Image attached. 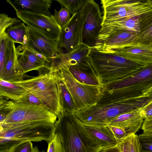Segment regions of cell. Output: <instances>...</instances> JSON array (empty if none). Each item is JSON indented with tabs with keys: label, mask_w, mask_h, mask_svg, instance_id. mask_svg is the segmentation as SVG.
Returning <instances> with one entry per match:
<instances>
[{
	"label": "cell",
	"mask_w": 152,
	"mask_h": 152,
	"mask_svg": "<svg viewBox=\"0 0 152 152\" xmlns=\"http://www.w3.org/2000/svg\"><path fill=\"white\" fill-rule=\"evenodd\" d=\"M87 61L92 73L104 86L130 77L148 66L136 62L96 45Z\"/></svg>",
	"instance_id": "cell-1"
},
{
	"label": "cell",
	"mask_w": 152,
	"mask_h": 152,
	"mask_svg": "<svg viewBox=\"0 0 152 152\" xmlns=\"http://www.w3.org/2000/svg\"><path fill=\"white\" fill-rule=\"evenodd\" d=\"M152 100V92L135 97L96 104L79 110L75 114L82 122L105 126L116 117L142 108Z\"/></svg>",
	"instance_id": "cell-2"
},
{
	"label": "cell",
	"mask_w": 152,
	"mask_h": 152,
	"mask_svg": "<svg viewBox=\"0 0 152 152\" xmlns=\"http://www.w3.org/2000/svg\"><path fill=\"white\" fill-rule=\"evenodd\" d=\"M54 124L45 122H20L0 125V152L9 151L28 141L48 142L55 132Z\"/></svg>",
	"instance_id": "cell-3"
},
{
	"label": "cell",
	"mask_w": 152,
	"mask_h": 152,
	"mask_svg": "<svg viewBox=\"0 0 152 152\" xmlns=\"http://www.w3.org/2000/svg\"><path fill=\"white\" fill-rule=\"evenodd\" d=\"M36 96L44 106L57 117L64 113L57 73L48 71L38 76L13 83Z\"/></svg>",
	"instance_id": "cell-4"
},
{
	"label": "cell",
	"mask_w": 152,
	"mask_h": 152,
	"mask_svg": "<svg viewBox=\"0 0 152 152\" xmlns=\"http://www.w3.org/2000/svg\"><path fill=\"white\" fill-rule=\"evenodd\" d=\"M54 125L64 152H100L104 149L81 132L75 114L64 112L57 117Z\"/></svg>",
	"instance_id": "cell-5"
},
{
	"label": "cell",
	"mask_w": 152,
	"mask_h": 152,
	"mask_svg": "<svg viewBox=\"0 0 152 152\" xmlns=\"http://www.w3.org/2000/svg\"><path fill=\"white\" fill-rule=\"evenodd\" d=\"M152 86V65L120 80L104 86L103 97L107 102L119 100L143 95Z\"/></svg>",
	"instance_id": "cell-6"
},
{
	"label": "cell",
	"mask_w": 152,
	"mask_h": 152,
	"mask_svg": "<svg viewBox=\"0 0 152 152\" xmlns=\"http://www.w3.org/2000/svg\"><path fill=\"white\" fill-rule=\"evenodd\" d=\"M0 113L6 116L0 125L34 121L54 124L56 115L44 106L19 103L0 97Z\"/></svg>",
	"instance_id": "cell-7"
},
{
	"label": "cell",
	"mask_w": 152,
	"mask_h": 152,
	"mask_svg": "<svg viewBox=\"0 0 152 152\" xmlns=\"http://www.w3.org/2000/svg\"><path fill=\"white\" fill-rule=\"evenodd\" d=\"M57 73L70 93L77 112L96 104L103 93L104 87L80 83L71 74L68 67H64Z\"/></svg>",
	"instance_id": "cell-8"
},
{
	"label": "cell",
	"mask_w": 152,
	"mask_h": 152,
	"mask_svg": "<svg viewBox=\"0 0 152 152\" xmlns=\"http://www.w3.org/2000/svg\"><path fill=\"white\" fill-rule=\"evenodd\" d=\"M102 23L141 15L152 11V0H102Z\"/></svg>",
	"instance_id": "cell-9"
},
{
	"label": "cell",
	"mask_w": 152,
	"mask_h": 152,
	"mask_svg": "<svg viewBox=\"0 0 152 152\" xmlns=\"http://www.w3.org/2000/svg\"><path fill=\"white\" fill-rule=\"evenodd\" d=\"M83 22V43L90 48L99 42L103 17L99 4L93 0H86L79 11Z\"/></svg>",
	"instance_id": "cell-10"
},
{
	"label": "cell",
	"mask_w": 152,
	"mask_h": 152,
	"mask_svg": "<svg viewBox=\"0 0 152 152\" xmlns=\"http://www.w3.org/2000/svg\"><path fill=\"white\" fill-rule=\"evenodd\" d=\"M17 17L27 26L41 33L48 38L59 42L61 27L53 15L48 16L22 11H16Z\"/></svg>",
	"instance_id": "cell-11"
},
{
	"label": "cell",
	"mask_w": 152,
	"mask_h": 152,
	"mask_svg": "<svg viewBox=\"0 0 152 152\" xmlns=\"http://www.w3.org/2000/svg\"><path fill=\"white\" fill-rule=\"evenodd\" d=\"M83 22L79 11L72 16L69 21L61 27L59 42V53L63 49L68 53L83 43Z\"/></svg>",
	"instance_id": "cell-12"
},
{
	"label": "cell",
	"mask_w": 152,
	"mask_h": 152,
	"mask_svg": "<svg viewBox=\"0 0 152 152\" xmlns=\"http://www.w3.org/2000/svg\"><path fill=\"white\" fill-rule=\"evenodd\" d=\"M90 49L82 43L71 52L58 54L50 60L49 71L56 72L64 67L70 66L91 71L87 61Z\"/></svg>",
	"instance_id": "cell-13"
},
{
	"label": "cell",
	"mask_w": 152,
	"mask_h": 152,
	"mask_svg": "<svg viewBox=\"0 0 152 152\" xmlns=\"http://www.w3.org/2000/svg\"><path fill=\"white\" fill-rule=\"evenodd\" d=\"M27 40L26 48L50 60L59 53V41L50 39L26 25Z\"/></svg>",
	"instance_id": "cell-14"
},
{
	"label": "cell",
	"mask_w": 152,
	"mask_h": 152,
	"mask_svg": "<svg viewBox=\"0 0 152 152\" xmlns=\"http://www.w3.org/2000/svg\"><path fill=\"white\" fill-rule=\"evenodd\" d=\"M104 48L139 64L152 65V46L150 45L132 42L118 48Z\"/></svg>",
	"instance_id": "cell-15"
},
{
	"label": "cell",
	"mask_w": 152,
	"mask_h": 152,
	"mask_svg": "<svg viewBox=\"0 0 152 152\" xmlns=\"http://www.w3.org/2000/svg\"><path fill=\"white\" fill-rule=\"evenodd\" d=\"M77 126L85 135L106 148L116 146L118 142L108 125L97 126L85 124L75 116Z\"/></svg>",
	"instance_id": "cell-16"
},
{
	"label": "cell",
	"mask_w": 152,
	"mask_h": 152,
	"mask_svg": "<svg viewBox=\"0 0 152 152\" xmlns=\"http://www.w3.org/2000/svg\"><path fill=\"white\" fill-rule=\"evenodd\" d=\"M16 48L18 61L24 74L32 70L39 71L42 68L50 69V61L40 55L20 46Z\"/></svg>",
	"instance_id": "cell-17"
},
{
	"label": "cell",
	"mask_w": 152,
	"mask_h": 152,
	"mask_svg": "<svg viewBox=\"0 0 152 152\" xmlns=\"http://www.w3.org/2000/svg\"><path fill=\"white\" fill-rule=\"evenodd\" d=\"M140 17L125 18L102 23L99 34V41L110 34L116 31H130L138 34L141 29Z\"/></svg>",
	"instance_id": "cell-18"
},
{
	"label": "cell",
	"mask_w": 152,
	"mask_h": 152,
	"mask_svg": "<svg viewBox=\"0 0 152 152\" xmlns=\"http://www.w3.org/2000/svg\"><path fill=\"white\" fill-rule=\"evenodd\" d=\"M142 108L121 114L112 119L107 124L123 128L129 134H135L145 119Z\"/></svg>",
	"instance_id": "cell-19"
},
{
	"label": "cell",
	"mask_w": 152,
	"mask_h": 152,
	"mask_svg": "<svg viewBox=\"0 0 152 152\" xmlns=\"http://www.w3.org/2000/svg\"><path fill=\"white\" fill-rule=\"evenodd\" d=\"M15 10V12L22 11L48 16L53 15L49 9L52 0H7Z\"/></svg>",
	"instance_id": "cell-20"
},
{
	"label": "cell",
	"mask_w": 152,
	"mask_h": 152,
	"mask_svg": "<svg viewBox=\"0 0 152 152\" xmlns=\"http://www.w3.org/2000/svg\"><path fill=\"white\" fill-rule=\"evenodd\" d=\"M24 73L17 59L16 50L13 42L10 54L0 79L11 83L22 81Z\"/></svg>",
	"instance_id": "cell-21"
},
{
	"label": "cell",
	"mask_w": 152,
	"mask_h": 152,
	"mask_svg": "<svg viewBox=\"0 0 152 152\" xmlns=\"http://www.w3.org/2000/svg\"><path fill=\"white\" fill-rule=\"evenodd\" d=\"M137 35L132 32L115 31L101 39L96 45H101L106 49L118 48L132 42Z\"/></svg>",
	"instance_id": "cell-22"
},
{
	"label": "cell",
	"mask_w": 152,
	"mask_h": 152,
	"mask_svg": "<svg viewBox=\"0 0 152 152\" xmlns=\"http://www.w3.org/2000/svg\"><path fill=\"white\" fill-rule=\"evenodd\" d=\"M27 91L19 85L0 79V97L17 102Z\"/></svg>",
	"instance_id": "cell-23"
},
{
	"label": "cell",
	"mask_w": 152,
	"mask_h": 152,
	"mask_svg": "<svg viewBox=\"0 0 152 152\" xmlns=\"http://www.w3.org/2000/svg\"><path fill=\"white\" fill-rule=\"evenodd\" d=\"M140 17L141 30L132 42L150 45L152 43V11Z\"/></svg>",
	"instance_id": "cell-24"
},
{
	"label": "cell",
	"mask_w": 152,
	"mask_h": 152,
	"mask_svg": "<svg viewBox=\"0 0 152 152\" xmlns=\"http://www.w3.org/2000/svg\"><path fill=\"white\" fill-rule=\"evenodd\" d=\"M22 21L18 22L8 28L5 33L7 37L14 43L25 47L27 40L26 26Z\"/></svg>",
	"instance_id": "cell-25"
},
{
	"label": "cell",
	"mask_w": 152,
	"mask_h": 152,
	"mask_svg": "<svg viewBox=\"0 0 152 152\" xmlns=\"http://www.w3.org/2000/svg\"><path fill=\"white\" fill-rule=\"evenodd\" d=\"M68 68L74 77L80 83L88 85L104 87L91 71L75 66H69Z\"/></svg>",
	"instance_id": "cell-26"
},
{
	"label": "cell",
	"mask_w": 152,
	"mask_h": 152,
	"mask_svg": "<svg viewBox=\"0 0 152 152\" xmlns=\"http://www.w3.org/2000/svg\"><path fill=\"white\" fill-rule=\"evenodd\" d=\"M117 145L121 152H142L140 143L136 134H129L118 142Z\"/></svg>",
	"instance_id": "cell-27"
},
{
	"label": "cell",
	"mask_w": 152,
	"mask_h": 152,
	"mask_svg": "<svg viewBox=\"0 0 152 152\" xmlns=\"http://www.w3.org/2000/svg\"><path fill=\"white\" fill-rule=\"evenodd\" d=\"M13 42L5 33L0 35V75L2 74L9 57Z\"/></svg>",
	"instance_id": "cell-28"
},
{
	"label": "cell",
	"mask_w": 152,
	"mask_h": 152,
	"mask_svg": "<svg viewBox=\"0 0 152 152\" xmlns=\"http://www.w3.org/2000/svg\"><path fill=\"white\" fill-rule=\"evenodd\" d=\"M58 77L64 112L74 114L77 112V110L73 98L64 83Z\"/></svg>",
	"instance_id": "cell-29"
},
{
	"label": "cell",
	"mask_w": 152,
	"mask_h": 152,
	"mask_svg": "<svg viewBox=\"0 0 152 152\" xmlns=\"http://www.w3.org/2000/svg\"><path fill=\"white\" fill-rule=\"evenodd\" d=\"M62 7L66 8L72 15L79 12L86 0H56Z\"/></svg>",
	"instance_id": "cell-30"
},
{
	"label": "cell",
	"mask_w": 152,
	"mask_h": 152,
	"mask_svg": "<svg viewBox=\"0 0 152 152\" xmlns=\"http://www.w3.org/2000/svg\"><path fill=\"white\" fill-rule=\"evenodd\" d=\"M54 11L53 15L54 18L61 27L67 23L71 18V13L64 7H61L58 11L56 9Z\"/></svg>",
	"instance_id": "cell-31"
},
{
	"label": "cell",
	"mask_w": 152,
	"mask_h": 152,
	"mask_svg": "<svg viewBox=\"0 0 152 152\" xmlns=\"http://www.w3.org/2000/svg\"><path fill=\"white\" fill-rule=\"evenodd\" d=\"M21 20L15 18H12L4 13L0 15V35L5 34V30L9 27Z\"/></svg>",
	"instance_id": "cell-32"
},
{
	"label": "cell",
	"mask_w": 152,
	"mask_h": 152,
	"mask_svg": "<svg viewBox=\"0 0 152 152\" xmlns=\"http://www.w3.org/2000/svg\"><path fill=\"white\" fill-rule=\"evenodd\" d=\"M142 152H152V134L143 132L138 135Z\"/></svg>",
	"instance_id": "cell-33"
},
{
	"label": "cell",
	"mask_w": 152,
	"mask_h": 152,
	"mask_svg": "<svg viewBox=\"0 0 152 152\" xmlns=\"http://www.w3.org/2000/svg\"><path fill=\"white\" fill-rule=\"evenodd\" d=\"M48 143L47 152H64L60 137L57 132H55Z\"/></svg>",
	"instance_id": "cell-34"
},
{
	"label": "cell",
	"mask_w": 152,
	"mask_h": 152,
	"mask_svg": "<svg viewBox=\"0 0 152 152\" xmlns=\"http://www.w3.org/2000/svg\"><path fill=\"white\" fill-rule=\"evenodd\" d=\"M16 102L44 106L36 96L28 91L25 95Z\"/></svg>",
	"instance_id": "cell-35"
},
{
	"label": "cell",
	"mask_w": 152,
	"mask_h": 152,
	"mask_svg": "<svg viewBox=\"0 0 152 152\" xmlns=\"http://www.w3.org/2000/svg\"><path fill=\"white\" fill-rule=\"evenodd\" d=\"M34 148L31 142L28 141L15 146L11 150L10 152H33Z\"/></svg>",
	"instance_id": "cell-36"
},
{
	"label": "cell",
	"mask_w": 152,
	"mask_h": 152,
	"mask_svg": "<svg viewBox=\"0 0 152 152\" xmlns=\"http://www.w3.org/2000/svg\"><path fill=\"white\" fill-rule=\"evenodd\" d=\"M107 125L113 133L117 142L129 134L123 128Z\"/></svg>",
	"instance_id": "cell-37"
},
{
	"label": "cell",
	"mask_w": 152,
	"mask_h": 152,
	"mask_svg": "<svg viewBox=\"0 0 152 152\" xmlns=\"http://www.w3.org/2000/svg\"><path fill=\"white\" fill-rule=\"evenodd\" d=\"M142 129L144 133L152 134V116L144 119Z\"/></svg>",
	"instance_id": "cell-38"
},
{
	"label": "cell",
	"mask_w": 152,
	"mask_h": 152,
	"mask_svg": "<svg viewBox=\"0 0 152 152\" xmlns=\"http://www.w3.org/2000/svg\"><path fill=\"white\" fill-rule=\"evenodd\" d=\"M142 111L145 119L152 116V100L142 108Z\"/></svg>",
	"instance_id": "cell-39"
},
{
	"label": "cell",
	"mask_w": 152,
	"mask_h": 152,
	"mask_svg": "<svg viewBox=\"0 0 152 152\" xmlns=\"http://www.w3.org/2000/svg\"><path fill=\"white\" fill-rule=\"evenodd\" d=\"M101 152H121L117 145L104 148Z\"/></svg>",
	"instance_id": "cell-40"
},
{
	"label": "cell",
	"mask_w": 152,
	"mask_h": 152,
	"mask_svg": "<svg viewBox=\"0 0 152 152\" xmlns=\"http://www.w3.org/2000/svg\"><path fill=\"white\" fill-rule=\"evenodd\" d=\"M152 92V86L150 88L145 91L143 92V94H146Z\"/></svg>",
	"instance_id": "cell-41"
},
{
	"label": "cell",
	"mask_w": 152,
	"mask_h": 152,
	"mask_svg": "<svg viewBox=\"0 0 152 152\" xmlns=\"http://www.w3.org/2000/svg\"><path fill=\"white\" fill-rule=\"evenodd\" d=\"M33 152H45V151L43 150L40 151L37 146H35L34 148Z\"/></svg>",
	"instance_id": "cell-42"
},
{
	"label": "cell",
	"mask_w": 152,
	"mask_h": 152,
	"mask_svg": "<svg viewBox=\"0 0 152 152\" xmlns=\"http://www.w3.org/2000/svg\"><path fill=\"white\" fill-rule=\"evenodd\" d=\"M150 45L152 46V43L150 44Z\"/></svg>",
	"instance_id": "cell-43"
},
{
	"label": "cell",
	"mask_w": 152,
	"mask_h": 152,
	"mask_svg": "<svg viewBox=\"0 0 152 152\" xmlns=\"http://www.w3.org/2000/svg\"><path fill=\"white\" fill-rule=\"evenodd\" d=\"M10 152L9 151H5V152Z\"/></svg>",
	"instance_id": "cell-44"
},
{
	"label": "cell",
	"mask_w": 152,
	"mask_h": 152,
	"mask_svg": "<svg viewBox=\"0 0 152 152\" xmlns=\"http://www.w3.org/2000/svg\"></svg>",
	"instance_id": "cell-45"
}]
</instances>
